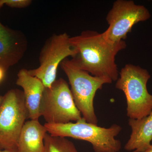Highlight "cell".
Returning <instances> with one entry per match:
<instances>
[{
  "label": "cell",
  "instance_id": "cell-9",
  "mask_svg": "<svg viewBox=\"0 0 152 152\" xmlns=\"http://www.w3.org/2000/svg\"><path fill=\"white\" fill-rule=\"evenodd\" d=\"M2 7L0 5V11ZM27 48L24 34L7 27L0 20V66L7 70L20 61Z\"/></svg>",
  "mask_w": 152,
  "mask_h": 152
},
{
  "label": "cell",
  "instance_id": "cell-15",
  "mask_svg": "<svg viewBox=\"0 0 152 152\" xmlns=\"http://www.w3.org/2000/svg\"><path fill=\"white\" fill-rule=\"evenodd\" d=\"M7 71L4 68L0 66V83H1L4 78Z\"/></svg>",
  "mask_w": 152,
  "mask_h": 152
},
{
  "label": "cell",
  "instance_id": "cell-10",
  "mask_svg": "<svg viewBox=\"0 0 152 152\" xmlns=\"http://www.w3.org/2000/svg\"><path fill=\"white\" fill-rule=\"evenodd\" d=\"M16 84L23 90L25 102L28 113L29 118L39 120L42 116L41 105L45 86L42 83L35 77L31 75L28 70L22 69L18 74Z\"/></svg>",
  "mask_w": 152,
  "mask_h": 152
},
{
  "label": "cell",
  "instance_id": "cell-14",
  "mask_svg": "<svg viewBox=\"0 0 152 152\" xmlns=\"http://www.w3.org/2000/svg\"><path fill=\"white\" fill-rule=\"evenodd\" d=\"M31 3V0H0V5H6L14 8H24L30 6Z\"/></svg>",
  "mask_w": 152,
  "mask_h": 152
},
{
  "label": "cell",
  "instance_id": "cell-6",
  "mask_svg": "<svg viewBox=\"0 0 152 152\" xmlns=\"http://www.w3.org/2000/svg\"><path fill=\"white\" fill-rule=\"evenodd\" d=\"M41 114L48 124H67L83 118L74 102L69 84L61 78L45 89Z\"/></svg>",
  "mask_w": 152,
  "mask_h": 152
},
{
  "label": "cell",
  "instance_id": "cell-2",
  "mask_svg": "<svg viewBox=\"0 0 152 152\" xmlns=\"http://www.w3.org/2000/svg\"><path fill=\"white\" fill-rule=\"evenodd\" d=\"M44 126L52 136L71 137L89 142L94 152H119L122 148L121 141L115 138L122 129L114 124L109 128L87 122L83 118L75 123L48 124Z\"/></svg>",
  "mask_w": 152,
  "mask_h": 152
},
{
  "label": "cell",
  "instance_id": "cell-1",
  "mask_svg": "<svg viewBox=\"0 0 152 152\" xmlns=\"http://www.w3.org/2000/svg\"><path fill=\"white\" fill-rule=\"evenodd\" d=\"M69 41L77 51L72 61L80 69L95 77L116 81L119 72L115 58L126 47L125 41L111 44L105 39L102 33L87 30L70 37Z\"/></svg>",
  "mask_w": 152,
  "mask_h": 152
},
{
  "label": "cell",
  "instance_id": "cell-17",
  "mask_svg": "<svg viewBox=\"0 0 152 152\" xmlns=\"http://www.w3.org/2000/svg\"><path fill=\"white\" fill-rule=\"evenodd\" d=\"M144 152H152V144H151V146L149 148Z\"/></svg>",
  "mask_w": 152,
  "mask_h": 152
},
{
  "label": "cell",
  "instance_id": "cell-7",
  "mask_svg": "<svg viewBox=\"0 0 152 152\" xmlns=\"http://www.w3.org/2000/svg\"><path fill=\"white\" fill-rule=\"evenodd\" d=\"M66 33L53 34L45 42L39 56V66L28 70L31 75L40 80L45 88H48L56 80L58 67L68 57L74 58L77 54Z\"/></svg>",
  "mask_w": 152,
  "mask_h": 152
},
{
  "label": "cell",
  "instance_id": "cell-12",
  "mask_svg": "<svg viewBox=\"0 0 152 152\" xmlns=\"http://www.w3.org/2000/svg\"><path fill=\"white\" fill-rule=\"evenodd\" d=\"M47 133L39 120L25 122L19 136L17 148L19 152H43L44 139Z\"/></svg>",
  "mask_w": 152,
  "mask_h": 152
},
{
  "label": "cell",
  "instance_id": "cell-18",
  "mask_svg": "<svg viewBox=\"0 0 152 152\" xmlns=\"http://www.w3.org/2000/svg\"><path fill=\"white\" fill-rule=\"evenodd\" d=\"M3 96H0V106L1 105V104L3 100Z\"/></svg>",
  "mask_w": 152,
  "mask_h": 152
},
{
  "label": "cell",
  "instance_id": "cell-16",
  "mask_svg": "<svg viewBox=\"0 0 152 152\" xmlns=\"http://www.w3.org/2000/svg\"><path fill=\"white\" fill-rule=\"evenodd\" d=\"M0 152H19L18 148L11 149H1L0 148Z\"/></svg>",
  "mask_w": 152,
  "mask_h": 152
},
{
  "label": "cell",
  "instance_id": "cell-8",
  "mask_svg": "<svg viewBox=\"0 0 152 152\" xmlns=\"http://www.w3.org/2000/svg\"><path fill=\"white\" fill-rule=\"evenodd\" d=\"M151 17L149 11L143 5L132 0H117L106 17L108 28L102 34L109 42L118 43L126 39L135 25Z\"/></svg>",
  "mask_w": 152,
  "mask_h": 152
},
{
  "label": "cell",
  "instance_id": "cell-3",
  "mask_svg": "<svg viewBox=\"0 0 152 152\" xmlns=\"http://www.w3.org/2000/svg\"><path fill=\"white\" fill-rule=\"evenodd\" d=\"M150 78L148 70L139 66L127 64L121 69L115 87L124 94L129 118L141 119L151 113L152 95L147 89Z\"/></svg>",
  "mask_w": 152,
  "mask_h": 152
},
{
  "label": "cell",
  "instance_id": "cell-4",
  "mask_svg": "<svg viewBox=\"0 0 152 152\" xmlns=\"http://www.w3.org/2000/svg\"><path fill=\"white\" fill-rule=\"evenodd\" d=\"M60 66L69 80L74 102L82 117L87 122L98 125L94 105L95 95L104 85L113 82L108 78L90 75L80 69L72 59H65Z\"/></svg>",
  "mask_w": 152,
  "mask_h": 152
},
{
  "label": "cell",
  "instance_id": "cell-11",
  "mask_svg": "<svg viewBox=\"0 0 152 152\" xmlns=\"http://www.w3.org/2000/svg\"><path fill=\"white\" fill-rule=\"evenodd\" d=\"M128 124L132 132L124 149L132 152H144L148 149L152 144V111L141 119L129 118Z\"/></svg>",
  "mask_w": 152,
  "mask_h": 152
},
{
  "label": "cell",
  "instance_id": "cell-5",
  "mask_svg": "<svg viewBox=\"0 0 152 152\" xmlns=\"http://www.w3.org/2000/svg\"><path fill=\"white\" fill-rule=\"evenodd\" d=\"M28 118L23 92L17 89L9 90L3 96L0 106V148H17L19 136Z\"/></svg>",
  "mask_w": 152,
  "mask_h": 152
},
{
  "label": "cell",
  "instance_id": "cell-13",
  "mask_svg": "<svg viewBox=\"0 0 152 152\" xmlns=\"http://www.w3.org/2000/svg\"><path fill=\"white\" fill-rule=\"evenodd\" d=\"M43 152H78L72 142L64 137L47 133L44 139Z\"/></svg>",
  "mask_w": 152,
  "mask_h": 152
}]
</instances>
